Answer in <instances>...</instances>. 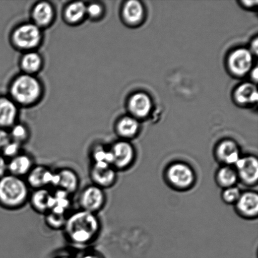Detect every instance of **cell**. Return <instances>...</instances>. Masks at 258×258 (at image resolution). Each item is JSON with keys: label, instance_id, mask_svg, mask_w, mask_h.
Returning <instances> with one entry per match:
<instances>
[{"label": "cell", "instance_id": "cell-1", "mask_svg": "<svg viewBox=\"0 0 258 258\" xmlns=\"http://www.w3.org/2000/svg\"><path fill=\"white\" fill-rule=\"evenodd\" d=\"M102 224L98 214L83 210L68 214L64 232L71 244L78 247H87L99 236Z\"/></svg>", "mask_w": 258, "mask_h": 258}, {"label": "cell", "instance_id": "cell-2", "mask_svg": "<svg viewBox=\"0 0 258 258\" xmlns=\"http://www.w3.org/2000/svg\"><path fill=\"white\" fill-rule=\"evenodd\" d=\"M30 188L24 178L7 174L0 178V207L8 211L23 208L30 197Z\"/></svg>", "mask_w": 258, "mask_h": 258}, {"label": "cell", "instance_id": "cell-3", "mask_svg": "<svg viewBox=\"0 0 258 258\" xmlns=\"http://www.w3.org/2000/svg\"><path fill=\"white\" fill-rule=\"evenodd\" d=\"M10 98L16 104L31 106L41 98L43 87L35 75L22 74L12 81L10 88Z\"/></svg>", "mask_w": 258, "mask_h": 258}, {"label": "cell", "instance_id": "cell-4", "mask_svg": "<svg viewBox=\"0 0 258 258\" xmlns=\"http://www.w3.org/2000/svg\"><path fill=\"white\" fill-rule=\"evenodd\" d=\"M164 181L173 190L184 192L196 185L197 176L193 166L183 161L169 163L163 172Z\"/></svg>", "mask_w": 258, "mask_h": 258}, {"label": "cell", "instance_id": "cell-5", "mask_svg": "<svg viewBox=\"0 0 258 258\" xmlns=\"http://www.w3.org/2000/svg\"><path fill=\"white\" fill-rule=\"evenodd\" d=\"M42 29L34 23H25L15 28L12 35L13 44L25 52L35 50L41 44Z\"/></svg>", "mask_w": 258, "mask_h": 258}, {"label": "cell", "instance_id": "cell-6", "mask_svg": "<svg viewBox=\"0 0 258 258\" xmlns=\"http://www.w3.org/2000/svg\"><path fill=\"white\" fill-rule=\"evenodd\" d=\"M110 149L112 156V166L117 172L127 171L136 163V149L130 142L118 141L110 147Z\"/></svg>", "mask_w": 258, "mask_h": 258}, {"label": "cell", "instance_id": "cell-7", "mask_svg": "<svg viewBox=\"0 0 258 258\" xmlns=\"http://www.w3.org/2000/svg\"><path fill=\"white\" fill-rule=\"evenodd\" d=\"M107 204L105 189L91 184L86 186L78 197L80 209L98 214Z\"/></svg>", "mask_w": 258, "mask_h": 258}, {"label": "cell", "instance_id": "cell-8", "mask_svg": "<svg viewBox=\"0 0 258 258\" xmlns=\"http://www.w3.org/2000/svg\"><path fill=\"white\" fill-rule=\"evenodd\" d=\"M239 183L242 185L252 188L257 186L258 182V159L253 154L242 155L235 164Z\"/></svg>", "mask_w": 258, "mask_h": 258}, {"label": "cell", "instance_id": "cell-9", "mask_svg": "<svg viewBox=\"0 0 258 258\" xmlns=\"http://www.w3.org/2000/svg\"><path fill=\"white\" fill-rule=\"evenodd\" d=\"M241 156L239 144L232 139L220 141L214 149V158L221 166H234Z\"/></svg>", "mask_w": 258, "mask_h": 258}, {"label": "cell", "instance_id": "cell-10", "mask_svg": "<svg viewBox=\"0 0 258 258\" xmlns=\"http://www.w3.org/2000/svg\"><path fill=\"white\" fill-rule=\"evenodd\" d=\"M89 175L92 184L105 190L114 186L118 179V172L108 164H91Z\"/></svg>", "mask_w": 258, "mask_h": 258}, {"label": "cell", "instance_id": "cell-11", "mask_svg": "<svg viewBox=\"0 0 258 258\" xmlns=\"http://www.w3.org/2000/svg\"><path fill=\"white\" fill-rule=\"evenodd\" d=\"M234 210L237 216L245 220L252 221L258 216V194L256 191H242L238 201L235 204Z\"/></svg>", "mask_w": 258, "mask_h": 258}, {"label": "cell", "instance_id": "cell-12", "mask_svg": "<svg viewBox=\"0 0 258 258\" xmlns=\"http://www.w3.org/2000/svg\"><path fill=\"white\" fill-rule=\"evenodd\" d=\"M253 55L249 50L240 48L230 55L228 60L229 70L237 77H243L251 70Z\"/></svg>", "mask_w": 258, "mask_h": 258}, {"label": "cell", "instance_id": "cell-13", "mask_svg": "<svg viewBox=\"0 0 258 258\" xmlns=\"http://www.w3.org/2000/svg\"><path fill=\"white\" fill-rule=\"evenodd\" d=\"M29 202L35 212L45 215L50 211L53 206L52 191L47 188L33 189L30 192Z\"/></svg>", "mask_w": 258, "mask_h": 258}, {"label": "cell", "instance_id": "cell-14", "mask_svg": "<svg viewBox=\"0 0 258 258\" xmlns=\"http://www.w3.org/2000/svg\"><path fill=\"white\" fill-rule=\"evenodd\" d=\"M35 165L34 159L29 154L24 153L8 160L9 174L24 178Z\"/></svg>", "mask_w": 258, "mask_h": 258}, {"label": "cell", "instance_id": "cell-15", "mask_svg": "<svg viewBox=\"0 0 258 258\" xmlns=\"http://www.w3.org/2000/svg\"><path fill=\"white\" fill-rule=\"evenodd\" d=\"M52 169L47 166L38 164L33 167L25 179L30 188L33 189L49 187Z\"/></svg>", "mask_w": 258, "mask_h": 258}, {"label": "cell", "instance_id": "cell-16", "mask_svg": "<svg viewBox=\"0 0 258 258\" xmlns=\"http://www.w3.org/2000/svg\"><path fill=\"white\" fill-rule=\"evenodd\" d=\"M18 105L12 98L0 97V128H11L16 123Z\"/></svg>", "mask_w": 258, "mask_h": 258}, {"label": "cell", "instance_id": "cell-17", "mask_svg": "<svg viewBox=\"0 0 258 258\" xmlns=\"http://www.w3.org/2000/svg\"><path fill=\"white\" fill-rule=\"evenodd\" d=\"M32 18V23L40 29L49 26L54 20V8L49 2H39L33 8Z\"/></svg>", "mask_w": 258, "mask_h": 258}, {"label": "cell", "instance_id": "cell-18", "mask_svg": "<svg viewBox=\"0 0 258 258\" xmlns=\"http://www.w3.org/2000/svg\"><path fill=\"white\" fill-rule=\"evenodd\" d=\"M57 171L59 176L57 189H62L72 196L77 193L80 185V179L77 172L70 168H62Z\"/></svg>", "mask_w": 258, "mask_h": 258}, {"label": "cell", "instance_id": "cell-19", "mask_svg": "<svg viewBox=\"0 0 258 258\" xmlns=\"http://www.w3.org/2000/svg\"><path fill=\"white\" fill-rule=\"evenodd\" d=\"M128 108L134 116L145 117L151 113L153 103L151 98L146 93H137L129 100Z\"/></svg>", "mask_w": 258, "mask_h": 258}, {"label": "cell", "instance_id": "cell-20", "mask_svg": "<svg viewBox=\"0 0 258 258\" xmlns=\"http://www.w3.org/2000/svg\"><path fill=\"white\" fill-rule=\"evenodd\" d=\"M215 181L222 189L236 186L239 180L234 166H220L215 174Z\"/></svg>", "mask_w": 258, "mask_h": 258}, {"label": "cell", "instance_id": "cell-21", "mask_svg": "<svg viewBox=\"0 0 258 258\" xmlns=\"http://www.w3.org/2000/svg\"><path fill=\"white\" fill-rule=\"evenodd\" d=\"M140 125L135 118L124 117L118 121L116 125V132L122 139L129 141L136 138L139 133Z\"/></svg>", "mask_w": 258, "mask_h": 258}, {"label": "cell", "instance_id": "cell-22", "mask_svg": "<svg viewBox=\"0 0 258 258\" xmlns=\"http://www.w3.org/2000/svg\"><path fill=\"white\" fill-rule=\"evenodd\" d=\"M20 67L25 74L34 75L39 72L43 66L41 55L35 50L25 52L20 59Z\"/></svg>", "mask_w": 258, "mask_h": 258}, {"label": "cell", "instance_id": "cell-23", "mask_svg": "<svg viewBox=\"0 0 258 258\" xmlns=\"http://www.w3.org/2000/svg\"><path fill=\"white\" fill-rule=\"evenodd\" d=\"M235 100L239 104L253 105L257 102L258 94L256 86L251 83L240 85L234 93Z\"/></svg>", "mask_w": 258, "mask_h": 258}, {"label": "cell", "instance_id": "cell-24", "mask_svg": "<svg viewBox=\"0 0 258 258\" xmlns=\"http://www.w3.org/2000/svg\"><path fill=\"white\" fill-rule=\"evenodd\" d=\"M64 17L70 24H79L87 17V5L81 2L71 3L66 7Z\"/></svg>", "mask_w": 258, "mask_h": 258}, {"label": "cell", "instance_id": "cell-25", "mask_svg": "<svg viewBox=\"0 0 258 258\" xmlns=\"http://www.w3.org/2000/svg\"><path fill=\"white\" fill-rule=\"evenodd\" d=\"M144 15V7L140 2L132 0L126 2L123 5L122 16L128 24H138L143 20Z\"/></svg>", "mask_w": 258, "mask_h": 258}, {"label": "cell", "instance_id": "cell-26", "mask_svg": "<svg viewBox=\"0 0 258 258\" xmlns=\"http://www.w3.org/2000/svg\"><path fill=\"white\" fill-rule=\"evenodd\" d=\"M90 157L92 163L108 164L112 166V156L110 147L107 148L102 144H96L92 147L90 153Z\"/></svg>", "mask_w": 258, "mask_h": 258}, {"label": "cell", "instance_id": "cell-27", "mask_svg": "<svg viewBox=\"0 0 258 258\" xmlns=\"http://www.w3.org/2000/svg\"><path fill=\"white\" fill-rule=\"evenodd\" d=\"M12 141L22 144L27 143L30 138V132L26 125L23 123H16L10 128L9 132Z\"/></svg>", "mask_w": 258, "mask_h": 258}, {"label": "cell", "instance_id": "cell-28", "mask_svg": "<svg viewBox=\"0 0 258 258\" xmlns=\"http://www.w3.org/2000/svg\"><path fill=\"white\" fill-rule=\"evenodd\" d=\"M44 216L45 224L47 227L54 231H58L64 229L68 215L67 216L50 211Z\"/></svg>", "mask_w": 258, "mask_h": 258}, {"label": "cell", "instance_id": "cell-29", "mask_svg": "<svg viewBox=\"0 0 258 258\" xmlns=\"http://www.w3.org/2000/svg\"><path fill=\"white\" fill-rule=\"evenodd\" d=\"M241 194V189L237 185L223 189L221 192L222 201L227 205L234 206Z\"/></svg>", "mask_w": 258, "mask_h": 258}, {"label": "cell", "instance_id": "cell-30", "mask_svg": "<svg viewBox=\"0 0 258 258\" xmlns=\"http://www.w3.org/2000/svg\"><path fill=\"white\" fill-rule=\"evenodd\" d=\"M22 145L17 142L10 141L2 149L1 152L2 155L4 156L7 160L14 158V157L19 155L22 153Z\"/></svg>", "mask_w": 258, "mask_h": 258}, {"label": "cell", "instance_id": "cell-31", "mask_svg": "<svg viewBox=\"0 0 258 258\" xmlns=\"http://www.w3.org/2000/svg\"><path fill=\"white\" fill-rule=\"evenodd\" d=\"M104 7L100 3L93 2L87 5V17L93 20H99L104 14Z\"/></svg>", "mask_w": 258, "mask_h": 258}, {"label": "cell", "instance_id": "cell-32", "mask_svg": "<svg viewBox=\"0 0 258 258\" xmlns=\"http://www.w3.org/2000/svg\"><path fill=\"white\" fill-rule=\"evenodd\" d=\"M77 258H106L102 252L93 248H85Z\"/></svg>", "mask_w": 258, "mask_h": 258}, {"label": "cell", "instance_id": "cell-33", "mask_svg": "<svg viewBox=\"0 0 258 258\" xmlns=\"http://www.w3.org/2000/svg\"><path fill=\"white\" fill-rule=\"evenodd\" d=\"M10 141L9 132L5 129L0 128V153L6 144Z\"/></svg>", "mask_w": 258, "mask_h": 258}, {"label": "cell", "instance_id": "cell-34", "mask_svg": "<svg viewBox=\"0 0 258 258\" xmlns=\"http://www.w3.org/2000/svg\"><path fill=\"white\" fill-rule=\"evenodd\" d=\"M9 174L8 172V160L0 154V178Z\"/></svg>", "mask_w": 258, "mask_h": 258}, {"label": "cell", "instance_id": "cell-35", "mask_svg": "<svg viewBox=\"0 0 258 258\" xmlns=\"http://www.w3.org/2000/svg\"><path fill=\"white\" fill-rule=\"evenodd\" d=\"M251 52L252 54V53L255 52V54H257V38H256V39L254 40L253 42H252L251 44V50H249Z\"/></svg>", "mask_w": 258, "mask_h": 258}, {"label": "cell", "instance_id": "cell-36", "mask_svg": "<svg viewBox=\"0 0 258 258\" xmlns=\"http://www.w3.org/2000/svg\"><path fill=\"white\" fill-rule=\"evenodd\" d=\"M242 4L244 5V7H246L247 8H252L255 6H256V5L257 4V1L242 2Z\"/></svg>", "mask_w": 258, "mask_h": 258}, {"label": "cell", "instance_id": "cell-37", "mask_svg": "<svg viewBox=\"0 0 258 258\" xmlns=\"http://www.w3.org/2000/svg\"><path fill=\"white\" fill-rule=\"evenodd\" d=\"M252 78H253V80L255 82H256L257 80V68H255V69L252 71L251 73Z\"/></svg>", "mask_w": 258, "mask_h": 258}, {"label": "cell", "instance_id": "cell-38", "mask_svg": "<svg viewBox=\"0 0 258 258\" xmlns=\"http://www.w3.org/2000/svg\"><path fill=\"white\" fill-rule=\"evenodd\" d=\"M54 258H77V257H75L74 256H72V255H70V254H61V255H59V256H58Z\"/></svg>", "mask_w": 258, "mask_h": 258}]
</instances>
